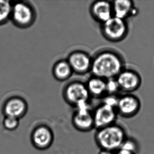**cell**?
<instances>
[{"mask_svg": "<svg viewBox=\"0 0 154 154\" xmlns=\"http://www.w3.org/2000/svg\"><path fill=\"white\" fill-rule=\"evenodd\" d=\"M116 81L119 88L131 92L140 88L142 80L140 75L135 72L125 71L119 73Z\"/></svg>", "mask_w": 154, "mask_h": 154, "instance_id": "cell-8", "label": "cell"}, {"mask_svg": "<svg viewBox=\"0 0 154 154\" xmlns=\"http://www.w3.org/2000/svg\"><path fill=\"white\" fill-rule=\"evenodd\" d=\"M68 63L72 69L80 73L88 71L91 64L89 57L81 52H76L71 55Z\"/></svg>", "mask_w": 154, "mask_h": 154, "instance_id": "cell-12", "label": "cell"}, {"mask_svg": "<svg viewBox=\"0 0 154 154\" xmlns=\"http://www.w3.org/2000/svg\"><path fill=\"white\" fill-rule=\"evenodd\" d=\"M91 67L92 72L97 77L112 79L121 73L122 63L116 55L104 52L96 56Z\"/></svg>", "mask_w": 154, "mask_h": 154, "instance_id": "cell-2", "label": "cell"}, {"mask_svg": "<svg viewBox=\"0 0 154 154\" xmlns=\"http://www.w3.org/2000/svg\"><path fill=\"white\" fill-rule=\"evenodd\" d=\"M12 12V8L8 1H0V23L6 21Z\"/></svg>", "mask_w": 154, "mask_h": 154, "instance_id": "cell-18", "label": "cell"}, {"mask_svg": "<svg viewBox=\"0 0 154 154\" xmlns=\"http://www.w3.org/2000/svg\"><path fill=\"white\" fill-rule=\"evenodd\" d=\"M106 84V91L111 93L116 92L117 90L119 88L117 81H115L112 79H110L109 81H108Z\"/></svg>", "mask_w": 154, "mask_h": 154, "instance_id": "cell-20", "label": "cell"}, {"mask_svg": "<svg viewBox=\"0 0 154 154\" xmlns=\"http://www.w3.org/2000/svg\"><path fill=\"white\" fill-rule=\"evenodd\" d=\"M72 69L69 63L61 61L57 63L54 67V74L59 79H65L71 75Z\"/></svg>", "mask_w": 154, "mask_h": 154, "instance_id": "cell-16", "label": "cell"}, {"mask_svg": "<svg viewBox=\"0 0 154 154\" xmlns=\"http://www.w3.org/2000/svg\"><path fill=\"white\" fill-rule=\"evenodd\" d=\"M13 18L17 24L21 26L29 25L33 17V13L27 4L18 3L15 5L12 10Z\"/></svg>", "mask_w": 154, "mask_h": 154, "instance_id": "cell-9", "label": "cell"}, {"mask_svg": "<svg viewBox=\"0 0 154 154\" xmlns=\"http://www.w3.org/2000/svg\"><path fill=\"white\" fill-rule=\"evenodd\" d=\"M4 128L8 131H14L18 128L19 119L13 117L5 116L3 121Z\"/></svg>", "mask_w": 154, "mask_h": 154, "instance_id": "cell-19", "label": "cell"}, {"mask_svg": "<svg viewBox=\"0 0 154 154\" xmlns=\"http://www.w3.org/2000/svg\"><path fill=\"white\" fill-rule=\"evenodd\" d=\"M104 23V31L108 38L117 40L123 38L127 31V26L124 20L112 17Z\"/></svg>", "mask_w": 154, "mask_h": 154, "instance_id": "cell-6", "label": "cell"}, {"mask_svg": "<svg viewBox=\"0 0 154 154\" xmlns=\"http://www.w3.org/2000/svg\"><path fill=\"white\" fill-rule=\"evenodd\" d=\"M127 137L125 129L116 124L96 129L94 138L97 145L100 149L115 152L121 148Z\"/></svg>", "mask_w": 154, "mask_h": 154, "instance_id": "cell-1", "label": "cell"}, {"mask_svg": "<svg viewBox=\"0 0 154 154\" xmlns=\"http://www.w3.org/2000/svg\"><path fill=\"white\" fill-rule=\"evenodd\" d=\"M88 91L95 95L102 94L106 91V84L102 79L95 77L90 79L88 85Z\"/></svg>", "mask_w": 154, "mask_h": 154, "instance_id": "cell-15", "label": "cell"}, {"mask_svg": "<svg viewBox=\"0 0 154 154\" xmlns=\"http://www.w3.org/2000/svg\"><path fill=\"white\" fill-rule=\"evenodd\" d=\"M65 94L70 102L76 105L81 101H86L89 92L88 88L83 84L74 83L68 86Z\"/></svg>", "mask_w": 154, "mask_h": 154, "instance_id": "cell-10", "label": "cell"}, {"mask_svg": "<svg viewBox=\"0 0 154 154\" xmlns=\"http://www.w3.org/2000/svg\"><path fill=\"white\" fill-rule=\"evenodd\" d=\"M115 154H135L133 152H129L126 150H123V149H119V150H117L115 152Z\"/></svg>", "mask_w": 154, "mask_h": 154, "instance_id": "cell-22", "label": "cell"}, {"mask_svg": "<svg viewBox=\"0 0 154 154\" xmlns=\"http://www.w3.org/2000/svg\"><path fill=\"white\" fill-rule=\"evenodd\" d=\"M27 110V106L21 98H13L8 101L4 107L5 116L13 117L20 119L24 116Z\"/></svg>", "mask_w": 154, "mask_h": 154, "instance_id": "cell-11", "label": "cell"}, {"mask_svg": "<svg viewBox=\"0 0 154 154\" xmlns=\"http://www.w3.org/2000/svg\"><path fill=\"white\" fill-rule=\"evenodd\" d=\"M120 149L137 154L140 151V145L135 139L127 137L123 142Z\"/></svg>", "mask_w": 154, "mask_h": 154, "instance_id": "cell-17", "label": "cell"}, {"mask_svg": "<svg viewBox=\"0 0 154 154\" xmlns=\"http://www.w3.org/2000/svg\"><path fill=\"white\" fill-rule=\"evenodd\" d=\"M54 140L53 131L46 125H38L34 128L31 134L32 144L38 150L48 149L52 146Z\"/></svg>", "mask_w": 154, "mask_h": 154, "instance_id": "cell-3", "label": "cell"}, {"mask_svg": "<svg viewBox=\"0 0 154 154\" xmlns=\"http://www.w3.org/2000/svg\"><path fill=\"white\" fill-rule=\"evenodd\" d=\"M98 154H115V152L110 150L100 149Z\"/></svg>", "mask_w": 154, "mask_h": 154, "instance_id": "cell-23", "label": "cell"}, {"mask_svg": "<svg viewBox=\"0 0 154 154\" xmlns=\"http://www.w3.org/2000/svg\"><path fill=\"white\" fill-rule=\"evenodd\" d=\"M118 101L116 98H114L113 97H109L108 98L106 99L105 100L104 104H106L107 105L112 107L113 108L117 107V104H118Z\"/></svg>", "mask_w": 154, "mask_h": 154, "instance_id": "cell-21", "label": "cell"}, {"mask_svg": "<svg viewBox=\"0 0 154 154\" xmlns=\"http://www.w3.org/2000/svg\"><path fill=\"white\" fill-rule=\"evenodd\" d=\"M92 11L98 20L105 23L112 17V6L108 2L98 1L93 6Z\"/></svg>", "mask_w": 154, "mask_h": 154, "instance_id": "cell-14", "label": "cell"}, {"mask_svg": "<svg viewBox=\"0 0 154 154\" xmlns=\"http://www.w3.org/2000/svg\"><path fill=\"white\" fill-rule=\"evenodd\" d=\"M93 116L95 128L98 129L115 124L117 114L115 108L104 104L96 109Z\"/></svg>", "mask_w": 154, "mask_h": 154, "instance_id": "cell-4", "label": "cell"}, {"mask_svg": "<svg viewBox=\"0 0 154 154\" xmlns=\"http://www.w3.org/2000/svg\"><path fill=\"white\" fill-rule=\"evenodd\" d=\"M113 8L115 17L122 20H124L128 15L133 14L134 13H136L133 2L128 0L115 1Z\"/></svg>", "mask_w": 154, "mask_h": 154, "instance_id": "cell-13", "label": "cell"}, {"mask_svg": "<svg viewBox=\"0 0 154 154\" xmlns=\"http://www.w3.org/2000/svg\"><path fill=\"white\" fill-rule=\"evenodd\" d=\"M74 127L83 133L91 131L95 128L93 116L89 109H77L72 119Z\"/></svg>", "mask_w": 154, "mask_h": 154, "instance_id": "cell-5", "label": "cell"}, {"mask_svg": "<svg viewBox=\"0 0 154 154\" xmlns=\"http://www.w3.org/2000/svg\"><path fill=\"white\" fill-rule=\"evenodd\" d=\"M117 107L122 116L131 117L136 115L139 112L140 108V102L136 96L126 95L119 100Z\"/></svg>", "mask_w": 154, "mask_h": 154, "instance_id": "cell-7", "label": "cell"}]
</instances>
